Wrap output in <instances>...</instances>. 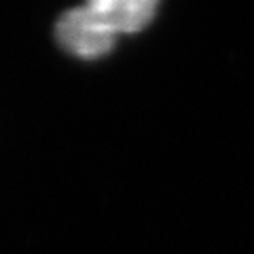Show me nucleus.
Here are the masks:
<instances>
[{
    "label": "nucleus",
    "instance_id": "obj_1",
    "mask_svg": "<svg viewBox=\"0 0 254 254\" xmlns=\"http://www.w3.org/2000/svg\"><path fill=\"white\" fill-rule=\"evenodd\" d=\"M153 0H93L64 13L58 21V41L66 51L85 60L106 55L117 34H133L155 17Z\"/></svg>",
    "mask_w": 254,
    "mask_h": 254
}]
</instances>
